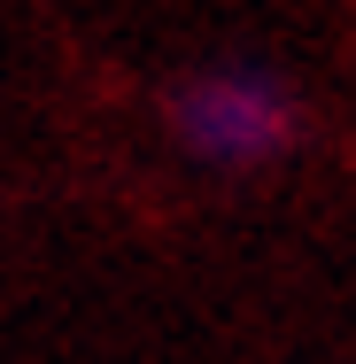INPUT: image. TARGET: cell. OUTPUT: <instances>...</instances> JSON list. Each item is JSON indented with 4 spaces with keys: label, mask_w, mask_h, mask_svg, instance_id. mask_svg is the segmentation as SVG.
Returning a JSON list of instances; mask_svg holds the SVG:
<instances>
[{
    "label": "cell",
    "mask_w": 356,
    "mask_h": 364,
    "mask_svg": "<svg viewBox=\"0 0 356 364\" xmlns=\"http://www.w3.org/2000/svg\"><path fill=\"white\" fill-rule=\"evenodd\" d=\"M155 117H163V140L194 171H264L302 140V93L264 55H210L163 77Z\"/></svg>",
    "instance_id": "obj_1"
}]
</instances>
